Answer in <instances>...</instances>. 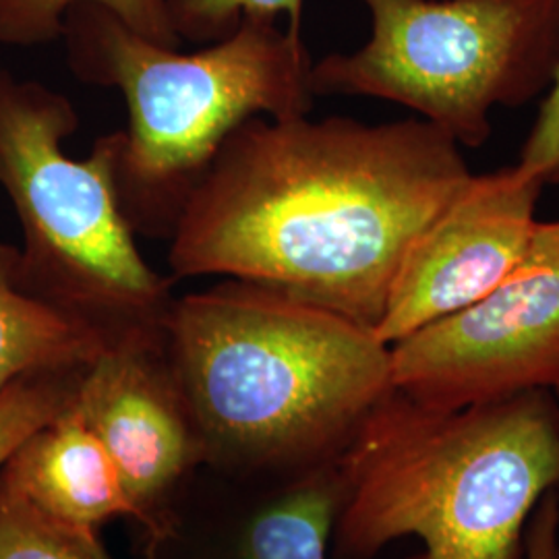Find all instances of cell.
<instances>
[{
    "instance_id": "6da1fadb",
    "label": "cell",
    "mask_w": 559,
    "mask_h": 559,
    "mask_svg": "<svg viewBox=\"0 0 559 559\" xmlns=\"http://www.w3.org/2000/svg\"><path fill=\"white\" fill-rule=\"evenodd\" d=\"M473 177L423 119H249L170 235L173 278L260 284L376 328L420 233Z\"/></svg>"
},
{
    "instance_id": "7a4b0ae2",
    "label": "cell",
    "mask_w": 559,
    "mask_h": 559,
    "mask_svg": "<svg viewBox=\"0 0 559 559\" xmlns=\"http://www.w3.org/2000/svg\"><path fill=\"white\" fill-rule=\"evenodd\" d=\"M332 558L373 559L400 539L408 559H524L540 501L559 493L554 390L436 408L392 390L338 456Z\"/></svg>"
},
{
    "instance_id": "3957f363",
    "label": "cell",
    "mask_w": 559,
    "mask_h": 559,
    "mask_svg": "<svg viewBox=\"0 0 559 559\" xmlns=\"http://www.w3.org/2000/svg\"><path fill=\"white\" fill-rule=\"evenodd\" d=\"M162 340L201 440L237 460L338 459L394 390L373 328L242 280L173 300Z\"/></svg>"
},
{
    "instance_id": "277c9868",
    "label": "cell",
    "mask_w": 559,
    "mask_h": 559,
    "mask_svg": "<svg viewBox=\"0 0 559 559\" xmlns=\"http://www.w3.org/2000/svg\"><path fill=\"white\" fill-rule=\"evenodd\" d=\"M73 78L119 90L129 112L117 191L135 235L170 239L180 214L242 122L284 120L313 108V60L299 32L242 20L200 52L147 40L92 2L62 20Z\"/></svg>"
},
{
    "instance_id": "5b68a950",
    "label": "cell",
    "mask_w": 559,
    "mask_h": 559,
    "mask_svg": "<svg viewBox=\"0 0 559 559\" xmlns=\"http://www.w3.org/2000/svg\"><path fill=\"white\" fill-rule=\"evenodd\" d=\"M80 129L64 94L0 69V187L21 228V286L110 340L162 332L173 282L140 251L117 191L122 131L85 160L62 152Z\"/></svg>"
},
{
    "instance_id": "8992f818",
    "label": "cell",
    "mask_w": 559,
    "mask_h": 559,
    "mask_svg": "<svg viewBox=\"0 0 559 559\" xmlns=\"http://www.w3.org/2000/svg\"><path fill=\"white\" fill-rule=\"evenodd\" d=\"M371 36L311 67L316 96L394 102L460 147L491 138V112L549 87L559 0H362Z\"/></svg>"
},
{
    "instance_id": "52a82bcc",
    "label": "cell",
    "mask_w": 559,
    "mask_h": 559,
    "mask_svg": "<svg viewBox=\"0 0 559 559\" xmlns=\"http://www.w3.org/2000/svg\"><path fill=\"white\" fill-rule=\"evenodd\" d=\"M392 388L462 408L559 383V221L491 293L390 344Z\"/></svg>"
},
{
    "instance_id": "ba28073f",
    "label": "cell",
    "mask_w": 559,
    "mask_h": 559,
    "mask_svg": "<svg viewBox=\"0 0 559 559\" xmlns=\"http://www.w3.org/2000/svg\"><path fill=\"white\" fill-rule=\"evenodd\" d=\"M543 189L519 164L466 180L408 249L376 336L390 346L508 278L535 239Z\"/></svg>"
},
{
    "instance_id": "9c48e42d",
    "label": "cell",
    "mask_w": 559,
    "mask_h": 559,
    "mask_svg": "<svg viewBox=\"0 0 559 559\" xmlns=\"http://www.w3.org/2000/svg\"><path fill=\"white\" fill-rule=\"evenodd\" d=\"M73 402L145 516L200 456V433L173 378L162 332L110 340L81 371Z\"/></svg>"
},
{
    "instance_id": "30bf717a",
    "label": "cell",
    "mask_w": 559,
    "mask_h": 559,
    "mask_svg": "<svg viewBox=\"0 0 559 559\" xmlns=\"http://www.w3.org/2000/svg\"><path fill=\"white\" fill-rule=\"evenodd\" d=\"M0 483L41 516L85 535H98L106 520H147L73 399L9 456Z\"/></svg>"
},
{
    "instance_id": "8fae6325",
    "label": "cell",
    "mask_w": 559,
    "mask_h": 559,
    "mask_svg": "<svg viewBox=\"0 0 559 559\" xmlns=\"http://www.w3.org/2000/svg\"><path fill=\"white\" fill-rule=\"evenodd\" d=\"M106 344L90 321L29 295L20 282V247L0 242V392L23 376L85 369Z\"/></svg>"
},
{
    "instance_id": "7c38bea8",
    "label": "cell",
    "mask_w": 559,
    "mask_h": 559,
    "mask_svg": "<svg viewBox=\"0 0 559 559\" xmlns=\"http://www.w3.org/2000/svg\"><path fill=\"white\" fill-rule=\"evenodd\" d=\"M340 500L338 459L302 471L249 524L242 559H330Z\"/></svg>"
},
{
    "instance_id": "4fadbf2b",
    "label": "cell",
    "mask_w": 559,
    "mask_h": 559,
    "mask_svg": "<svg viewBox=\"0 0 559 559\" xmlns=\"http://www.w3.org/2000/svg\"><path fill=\"white\" fill-rule=\"evenodd\" d=\"M78 2L104 7L147 40L166 48L180 46L164 0H0V44L40 46L57 40L64 13Z\"/></svg>"
},
{
    "instance_id": "5bb4252c",
    "label": "cell",
    "mask_w": 559,
    "mask_h": 559,
    "mask_svg": "<svg viewBox=\"0 0 559 559\" xmlns=\"http://www.w3.org/2000/svg\"><path fill=\"white\" fill-rule=\"evenodd\" d=\"M0 559H110L98 535L41 516L0 483Z\"/></svg>"
},
{
    "instance_id": "9a60e30c",
    "label": "cell",
    "mask_w": 559,
    "mask_h": 559,
    "mask_svg": "<svg viewBox=\"0 0 559 559\" xmlns=\"http://www.w3.org/2000/svg\"><path fill=\"white\" fill-rule=\"evenodd\" d=\"M81 371L23 376L0 392V468L23 441L69 404Z\"/></svg>"
},
{
    "instance_id": "2e32d148",
    "label": "cell",
    "mask_w": 559,
    "mask_h": 559,
    "mask_svg": "<svg viewBox=\"0 0 559 559\" xmlns=\"http://www.w3.org/2000/svg\"><path fill=\"white\" fill-rule=\"evenodd\" d=\"M180 40L214 41L228 38L242 20H290L300 34L302 0H164Z\"/></svg>"
},
{
    "instance_id": "e0dca14e",
    "label": "cell",
    "mask_w": 559,
    "mask_h": 559,
    "mask_svg": "<svg viewBox=\"0 0 559 559\" xmlns=\"http://www.w3.org/2000/svg\"><path fill=\"white\" fill-rule=\"evenodd\" d=\"M516 164L545 187L559 185V60Z\"/></svg>"
},
{
    "instance_id": "ac0fdd59",
    "label": "cell",
    "mask_w": 559,
    "mask_h": 559,
    "mask_svg": "<svg viewBox=\"0 0 559 559\" xmlns=\"http://www.w3.org/2000/svg\"><path fill=\"white\" fill-rule=\"evenodd\" d=\"M524 559H559V493L545 496L528 522Z\"/></svg>"
},
{
    "instance_id": "d6986e66",
    "label": "cell",
    "mask_w": 559,
    "mask_h": 559,
    "mask_svg": "<svg viewBox=\"0 0 559 559\" xmlns=\"http://www.w3.org/2000/svg\"><path fill=\"white\" fill-rule=\"evenodd\" d=\"M554 394H556V396H558L559 400V383L558 385H556V388H554Z\"/></svg>"
}]
</instances>
